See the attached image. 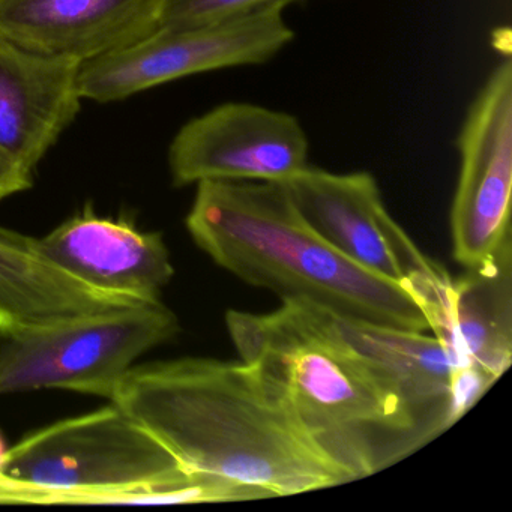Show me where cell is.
<instances>
[{"instance_id":"obj_8","label":"cell","mask_w":512,"mask_h":512,"mask_svg":"<svg viewBox=\"0 0 512 512\" xmlns=\"http://www.w3.org/2000/svg\"><path fill=\"white\" fill-rule=\"evenodd\" d=\"M460 173L451 209L452 253L476 268L512 241V62L503 59L467 112L457 140Z\"/></svg>"},{"instance_id":"obj_17","label":"cell","mask_w":512,"mask_h":512,"mask_svg":"<svg viewBox=\"0 0 512 512\" xmlns=\"http://www.w3.org/2000/svg\"><path fill=\"white\" fill-rule=\"evenodd\" d=\"M7 446H5L4 437L0 434V472H2V466H4L5 455H7ZM2 479V475H0Z\"/></svg>"},{"instance_id":"obj_14","label":"cell","mask_w":512,"mask_h":512,"mask_svg":"<svg viewBox=\"0 0 512 512\" xmlns=\"http://www.w3.org/2000/svg\"><path fill=\"white\" fill-rule=\"evenodd\" d=\"M511 275L512 241L463 277L452 278L433 334L494 380L503 376L512 359Z\"/></svg>"},{"instance_id":"obj_2","label":"cell","mask_w":512,"mask_h":512,"mask_svg":"<svg viewBox=\"0 0 512 512\" xmlns=\"http://www.w3.org/2000/svg\"><path fill=\"white\" fill-rule=\"evenodd\" d=\"M226 326L241 362L277 389L314 442L355 481L439 436L400 383L341 334L326 308L283 299L268 314L229 310Z\"/></svg>"},{"instance_id":"obj_16","label":"cell","mask_w":512,"mask_h":512,"mask_svg":"<svg viewBox=\"0 0 512 512\" xmlns=\"http://www.w3.org/2000/svg\"><path fill=\"white\" fill-rule=\"evenodd\" d=\"M32 187V173L17 164L0 149V200L22 193Z\"/></svg>"},{"instance_id":"obj_15","label":"cell","mask_w":512,"mask_h":512,"mask_svg":"<svg viewBox=\"0 0 512 512\" xmlns=\"http://www.w3.org/2000/svg\"><path fill=\"white\" fill-rule=\"evenodd\" d=\"M295 2L298 0H163L158 28H191L283 13Z\"/></svg>"},{"instance_id":"obj_13","label":"cell","mask_w":512,"mask_h":512,"mask_svg":"<svg viewBox=\"0 0 512 512\" xmlns=\"http://www.w3.org/2000/svg\"><path fill=\"white\" fill-rule=\"evenodd\" d=\"M152 304L98 292L47 262L35 238L0 227V332L34 331Z\"/></svg>"},{"instance_id":"obj_1","label":"cell","mask_w":512,"mask_h":512,"mask_svg":"<svg viewBox=\"0 0 512 512\" xmlns=\"http://www.w3.org/2000/svg\"><path fill=\"white\" fill-rule=\"evenodd\" d=\"M115 403L188 472L293 496L355 481L244 362L182 358L133 367Z\"/></svg>"},{"instance_id":"obj_7","label":"cell","mask_w":512,"mask_h":512,"mask_svg":"<svg viewBox=\"0 0 512 512\" xmlns=\"http://www.w3.org/2000/svg\"><path fill=\"white\" fill-rule=\"evenodd\" d=\"M293 37L281 11L215 25L158 28L130 46L83 62L80 95L110 103L182 77L265 64Z\"/></svg>"},{"instance_id":"obj_6","label":"cell","mask_w":512,"mask_h":512,"mask_svg":"<svg viewBox=\"0 0 512 512\" xmlns=\"http://www.w3.org/2000/svg\"><path fill=\"white\" fill-rule=\"evenodd\" d=\"M280 185L301 217L332 247L373 274L412 290L431 331L436 328L452 277L386 211L370 173L340 175L308 166Z\"/></svg>"},{"instance_id":"obj_9","label":"cell","mask_w":512,"mask_h":512,"mask_svg":"<svg viewBox=\"0 0 512 512\" xmlns=\"http://www.w3.org/2000/svg\"><path fill=\"white\" fill-rule=\"evenodd\" d=\"M301 122L251 103H226L187 122L169 149L176 187L205 181L281 184L310 166Z\"/></svg>"},{"instance_id":"obj_11","label":"cell","mask_w":512,"mask_h":512,"mask_svg":"<svg viewBox=\"0 0 512 512\" xmlns=\"http://www.w3.org/2000/svg\"><path fill=\"white\" fill-rule=\"evenodd\" d=\"M163 0H0V40L86 62L158 28Z\"/></svg>"},{"instance_id":"obj_3","label":"cell","mask_w":512,"mask_h":512,"mask_svg":"<svg viewBox=\"0 0 512 512\" xmlns=\"http://www.w3.org/2000/svg\"><path fill=\"white\" fill-rule=\"evenodd\" d=\"M187 229L200 250L251 286L386 328L431 332L418 296L352 262L301 217L280 184H197Z\"/></svg>"},{"instance_id":"obj_5","label":"cell","mask_w":512,"mask_h":512,"mask_svg":"<svg viewBox=\"0 0 512 512\" xmlns=\"http://www.w3.org/2000/svg\"><path fill=\"white\" fill-rule=\"evenodd\" d=\"M178 332V317L161 301L50 328L0 332V395L67 389L112 400L136 359Z\"/></svg>"},{"instance_id":"obj_10","label":"cell","mask_w":512,"mask_h":512,"mask_svg":"<svg viewBox=\"0 0 512 512\" xmlns=\"http://www.w3.org/2000/svg\"><path fill=\"white\" fill-rule=\"evenodd\" d=\"M35 248L83 286L140 302L160 301L175 274L163 236L98 217L91 208L35 238Z\"/></svg>"},{"instance_id":"obj_4","label":"cell","mask_w":512,"mask_h":512,"mask_svg":"<svg viewBox=\"0 0 512 512\" xmlns=\"http://www.w3.org/2000/svg\"><path fill=\"white\" fill-rule=\"evenodd\" d=\"M0 475L46 505L230 502L233 490L185 470L115 403L29 434L7 449Z\"/></svg>"},{"instance_id":"obj_12","label":"cell","mask_w":512,"mask_h":512,"mask_svg":"<svg viewBox=\"0 0 512 512\" xmlns=\"http://www.w3.org/2000/svg\"><path fill=\"white\" fill-rule=\"evenodd\" d=\"M80 65L0 40V149L28 172L79 115Z\"/></svg>"}]
</instances>
